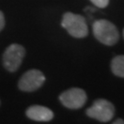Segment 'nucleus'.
Instances as JSON below:
<instances>
[{
    "label": "nucleus",
    "instance_id": "f257e3e1",
    "mask_svg": "<svg viewBox=\"0 0 124 124\" xmlns=\"http://www.w3.org/2000/svg\"><path fill=\"white\" fill-rule=\"evenodd\" d=\"M93 33L98 41L108 46L114 45L119 40V31L115 25L105 19H99L94 23Z\"/></svg>",
    "mask_w": 124,
    "mask_h": 124
},
{
    "label": "nucleus",
    "instance_id": "f03ea898",
    "mask_svg": "<svg viewBox=\"0 0 124 124\" xmlns=\"http://www.w3.org/2000/svg\"><path fill=\"white\" fill-rule=\"evenodd\" d=\"M62 26L75 38H84L88 34V28L85 19L77 14L71 12L64 14L62 17Z\"/></svg>",
    "mask_w": 124,
    "mask_h": 124
},
{
    "label": "nucleus",
    "instance_id": "7ed1b4c3",
    "mask_svg": "<svg viewBox=\"0 0 124 124\" xmlns=\"http://www.w3.org/2000/svg\"><path fill=\"white\" fill-rule=\"evenodd\" d=\"M114 106L106 99H98L87 108L86 115L101 122H108L114 116Z\"/></svg>",
    "mask_w": 124,
    "mask_h": 124
},
{
    "label": "nucleus",
    "instance_id": "20e7f679",
    "mask_svg": "<svg viewBox=\"0 0 124 124\" xmlns=\"http://www.w3.org/2000/svg\"><path fill=\"white\" fill-rule=\"evenodd\" d=\"M25 56V49L19 44H11L6 49L3 54V64L9 72H16L18 70L23 58Z\"/></svg>",
    "mask_w": 124,
    "mask_h": 124
},
{
    "label": "nucleus",
    "instance_id": "39448f33",
    "mask_svg": "<svg viewBox=\"0 0 124 124\" xmlns=\"http://www.w3.org/2000/svg\"><path fill=\"white\" fill-rule=\"evenodd\" d=\"M45 82V76L37 69L26 72L18 81V88L25 92H32L39 89Z\"/></svg>",
    "mask_w": 124,
    "mask_h": 124
},
{
    "label": "nucleus",
    "instance_id": "423d86ee",
    "mask_svg": "<svg viewBox=\"0 0 124 124\" xmlns=\"http://www.w3.org/2000/svg\"><path fill=\"white\" fill-rule=\"evenodd\" d=\"M60 101L64 107L72 109H77L86 102V94L81 88H71L64 91L60 96Z\"/></svg>",
    "mask_w": 124,
    "mask_h": 124
},
{
    "label": "nucleus",
    "instance_id": "0eeeda50",
    "mask_svg": "<svg viewBox=\"0 0 124 124\" xmlns=\"http://www.w3.org/2000/svg\"><path fill=\"white\" fill-rule=\"evenodd\" d=\"M26 115L29 119H31L32 120L49 121V120H53V112L46 107L33 105L27 109Z\"/></svg>",
    "mask_w": 124,
    "mask_h": 124
},
{
    "label": "nucleus",
    "instance_id": "6e6552de",
    "mask_svg": "<svg viewBox=\"0 0 124 124\" xmlns=\"http://www.w3.org/2000/svg\"><path fill=\"white\" fill-rule=\"evenodd\" d=\"M112 73L117 76L124 77V55L116 56L111 62Z\"/></svg>",
    "mask_w": 124,
    "mask_h": 124
},
{
    "label": "nucleus",
    "instance_id": "1a4fd4ad",
    "mask_svg": "<svg viewBox=\"0 0 124 124\" xmlns=\"http://www.w3.org/2000/svg\"><path fill=\"white\" fill-rule=\"evenodd\" d=\"M90 1L95 6H97L98 8H106L107 6L108 5V2H109V0H90Z\"/></svg>",
    "mask_w": 124,
    "mask_h": 124
},
{
    "label": "nucleus",
    "instance_id": "9d476101",
    "mask_svg": "<svg viewBox=\"0 0 124 124\" xmlns=\"http://www.w3.org/2000/svg\"><path fill=\"white\" fill-rule=\"evenodd\" d=\"M5 27V17L2 11H0V31L4 29Z\"/></svg>",
    "mask_w": 124,
    "mask_h": 124
},
{
    "label": "nucleus",
    "instance_id": "9b49d317",
    "mask_svg": "<svg viewBox=\"0 0 124 124\" xmlns=\"http://www.w3.org/2000/svg\"><path fill=\"white\" fill-rule=\"evenodd\" d=\"M113 123H114V124H124V120H115Z\"/></svg>",
    "mask_w": 124,
    "mask_h": 124
},
{
    "label": "nucleus",
    "instance_id": "f8f14e48",
    "mask_svg": "<svg viewBox=\"0 0 124 124\" xmlns=\"http://www.w3.org/2000/svg\"><path fill=\"white\" fill-rule=\"evenodd\" d=\"M123 36H124V31H123Z\"/></svg>",
    "mask_w": 124,
    "mask_h": 124
}]
</instances>
